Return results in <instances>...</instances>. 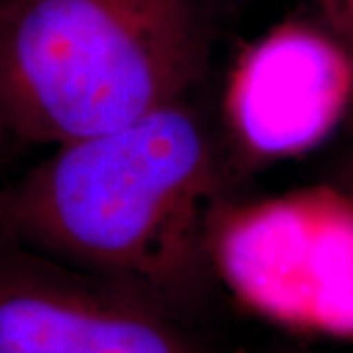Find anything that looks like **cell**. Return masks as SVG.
Segmentation results:
<instances>
[{"instance_id": "6da1fadb", "label": "cell", "mask_w": 353, "mask_h": 353, "mask_svg": "<svg viewBox=\"0 0 353 353\" xmlns=\"http://www.w3.org/2000/svg\"><path fill=\"white\" fill-rule=\"evenodd\" d=\"M226 161L196 106L173 102L59 145L0 185V238L183 312L212 277Z\"/></svg>"}, {"instance_id": "8992f818", "label": "cell", "mask_w": 353, "mask_h": 353, "mask_svg": "<svg viewBox=\"0 0 353 353\" xmlns=\"http://www.w3.org/2000/svg\"><path fill=\"white\" fill-rule=\"evenodd\" d=\"M320 16L353 51V0H318Z\"/></svg>"}, {"instance_id": "52a82bcc", "label": "cell", "mask_w": 353, "mask_h": 353, "mask_svg": "<svg viewBox=\"0 0 353 353\" xmlns=\"http://www.w3.org/2000/svg\"><path fill=\"white\" fill-rule=\"evenodd\" d=\"M338 183H340L341 187H345L350 192H353V143L352 150L345 155V161H343V167H341V176Z\"/></svg>"}, {"instance_id": "277c9868", "label": "cell", "mask_w": 353, "mask_h": 353, "mask_svg": "<svg viewBox=\"0 0 353 353\" xmlns=\"http://www.w3.org/2000/svg\"><path fill=\"white\" fill-rule=\"evenodd\" d=\"M352 116L353 51L322 16L271 26L238 53L228 75V143L250 171L314 152Z\"/></svg>"}, {"instance_id": "3957f363", "label": "cell", "mask_w": 353, "mask_h": 353, "mask_svg": "<svg viewBox=\"0 0 353 353\" xmlns=\"http://www.w3.org/2000/svg\"><path fill=\"white\" fill-rule=\"evenodd\" d=\"M208 259L212 275L273 324L353 341V192L340 183L240 206L222 201Z\"/></svg>"}, {"instance_id": "ba28073f", "label": "cell", "mask_w": 353, "mask_h": 353, "mask_svg": "<svg viewBox=\"0 0 353 353\" xmlns=\"http://www.w3.org/2000/svg\"><path fill=\"white\" fill-rule=\"evenodd\" d=\"M283 353H341V352H326V350H289Z\"/></svg>"}, {"instance_id": "5b68a950", "label": "cell", "mask_w": 353, "mask_h": 353, "mask_svg": "<svg viewBox=\"0 0 353 353\" xmlns=\"http://www.w3.org/2000/svg\"><path fill=\"white\" fill-rule=\"evenodd\" d=\"M181 314L0 238V353H208Z\"/></svg>"}, {"instance_id": "7a4b0ae2", "label": "cell", "mask_w": 353, "mask_h": 353, "mask_svg": "<svg viewBox=\"0 0 353 353\" xmlns=\"http://www.w3.org/2000/svg\"><path fill=\"white\" fill-rule=\"evenodd\" d=\"M206 53L199 0H0V153L187 101Z\"/></svg>"}]
</instances>
